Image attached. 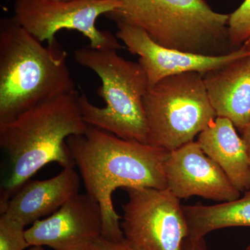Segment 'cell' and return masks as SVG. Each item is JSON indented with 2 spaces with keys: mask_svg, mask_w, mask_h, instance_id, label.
<instances>
[{
  "mask_svg": "<svg viewBox=\"0 0 250 250\" xmlns=\"http://www.w3.org/2000/svg\"><path fill=\"white\" fill-rule=\"evenodd\" d=\"M66 146L86 193L101 207L102 238L123 241L122 218L113 207V192L118 188L167 189L164 166L170 152L90 125L83 134L67 138Z\"/></svg>",
  "mask_w": 250,
  "mask_h": 250,
  "instance_id": "cell-1",
  "label": "cell"
},
{
  "mask_svg": "<svg viewBox=\"0 0 250 250\" xmlns=\"http://www.w3.org/2000/svg\"><path fill=\"white\" fill-rule=\"evenodd\" d=\"M77 90L47 100L0 123V147L8 172L0 193V210L11 197L49 163L62 168L75 167L66 140L83 134L88 125L81 111Z\"/></svg>",
  "mask_w": 250,
  "mask_h": 250,
  "instance_id": "cell-2",
  "label": "cell"
},
{
  "mask_svg": "<svg viewBox=\"0 0 250 250\" xmlns=\"http://www.w3.org/2000/svg\"><path fill=\"white\" fill-rule=\"evenodd\" d=\"M67 55L57 40L44 46L14 18L1 20L0 123L77 90Z\"/></svg>",
  "mask_w": 250,
  "mask_h": 250,
  "instance_id": "cell-3",
  "label": "cell"
},
{
  "mask_svg": "<svg viewBox=\"0 0 250 250\" xmlns=\"http://www.w3.org/2000/svg\"><path fill=\"white\" fill-rule=\"evenodd\" d=\"M119 9L106 15L141 28L156 43L183 52L222 56L233 52L229 15L216 12L205 0H116Z\"/></svg>",
  "mask_w": 250,
  "mask_h": 250,
  "instance_id": "cell-4",
  "label": "cell"
},
{
  "mask_svg": "<svg viewBox=\"0 0 250 250\" xmlns=\"http://www.w3.org/2000/svg\"><path fill=\"white\" fill-rule=\"evenodd\" d=\"M74 58L102 81L97 93L104 100V107L95 106L86 95L80 94L81 111L87 124L122 139L147 143L143 98L149 83L139 62L126 60L114 49L90 47L75 49Z\"/></svg>",
  "mask_w": 250,
  "mask_h": 250,
  "instance_id": "cell-5",
  "label": "cell"
},
{
  "mask_svg": "<svg viewBox=\"0 0 250 250\" xmlns=\"http://www.w3.org/2000/svg\"><path fill=\"white\" fill-rule=\"evenodd\" d=\"M202 74L186 72L166 77L148 88L143 106L147 143L168 152L194 141L217 118Z\"/></svg>",
  "mask_w": 250,
  "mask_h": 250,
  "instance_id": "cell-6",
  "label": "cell"
},
{
  "mask_svg": "<svg viewBox=\"0 0 250 250\" xmlns=\"http://www.w3.org/2000/svg\"><path fill=\"white\" fill-rule=\"evenodd\" d=\"M120 6L116 0H16L13 18L37 40L47 41L48 45L57 41L58 31L67 29L83 34L92 48L118 51L123 46L116 35L100 30L95 24L99 17Z\"/></svg>",
  "mask_w": 250,
  "mask_h": 250,
  "instance_id": "cell-7",
  "label": "cell"
},
{
  "mask_svg": "<svg viewBox=\"0 0 250 250\" xmlns=\"http://www.w3.org/2000/svg\"><path fill=\"white\" fill-rule=\"evenodd\" d=\"M121 229L133 250H181L188 227L180 199L169 189L126 188Z\"/></svg>",
  "mask_w": 250,
  "mask_h": 250,
  "instance_id": "cell-8",
  "label": "cell"
},
{
  "mask_svg": "<svg viewBox=\"0 0 250 250\" xmlns=\"http://www.w3.org/2000/svg\"><path fill=\"white\" fill-rule=\"evenodd\" d=\"M116 36L131 53L139 57V62L147 76L149 86L166 77L186 72L202 75L228 65L236 59L250 55L243 46L228 54L205 56L168 48L156 43L141 28L117 22Z\"/></svg>",
  "mask_w": 250,
  "mask_h": 250,
  "instance_id": "cell-9",
  "label": "cell"
},
{
  "mask_svg": "<svg viewBox=\"0 0 250 250\" xmlns=\"http://www.w3.org/2000/svg\"><path fill=\"white\" fill-rule=\"evenodd\" d=\"M100 205L88 194L78 193L47 218L37 220L25 235L29 246L54 250H88L102 237Z\"/></svg>",
  "mask_w": 250,
  "mask_h": 250,
  "instance_id": "cell-10",
  "label": "cell"
},
{
  "mask_svg": "<svg viewBox=\"0 0 250 250\" xmlns=\"http://www.w3.org/2000/svg\"><path fill=\"white\" fill-rule=\"evenodd\" d=\"M164 168L167 189L180 200L199 196L224 202L241 197V192L197 141L170 152Z\"/></svg>",
  "mask_w": 250,
  "mask_h": 250,
  "instance_id": "cell-11",
  "label": "cell"
},
{
  "mask_svg": "<svg viewBox=\"0 0 250 250\" xmlns=\"http://www.w3.org/2000/svg\"><path fill=\"white\" fill-rule=\"evenodd\" d=\"M80 177L73 167L45 180H29L18 189L1 215L24 228L52 214L79 193Z\"/></svg>",
  "mask_w": 250,
  "mask_h": 250,
  "instance_id": "cell-12",
  "label": "cell"
},
{
  "mask_svg": "<svg viewBox=\"0 0 250 250\" xmlns=\"http://www.w3.org/2000/svg\"><path fill=\"white\" fill-rule=\"evenodd\" d=\"M217 116L228 118L243 131L250 122V55L203 75Z\"/></svg>",
  "mask_w": 250,
  "mask_h": 250,
  "instance_id": "cell-13",
  "label": "cell"
},
{
  "mask_svg": "<svg viewBox=\"0 0 250 250\" xmlns=\"http://www.w3.org/2000/svg\"><path fill=\"white\" fill-rule=\"evenodd\" d=\"M197 143L240 192L250 190V161L246 144L229 120L217 117L198 135Z\"/></svg>",
  "mask_w": 250,
  "mask_h": 250,
  "instance_id": "cell-14",
  "label": "cell"
},
{
  "mask_svg": "<svg viewBox=\"0 0 250 250\" xmlns=\"http://www.w3.org/2000/svg\"><path fill=\"white\" fill-rule=\"evenodd\" d=\"M188 227V236L203 238L220 229L233 227L250 228V190L233 201L205 206L200 203L183 205Z\"/></svg>",
  "mask_w": 250,
  "mask_h": 250,
  "instance_id": "cell-15",
  "label": "cell"
},
{
  "mask_svg": "<svg viewBox=\"0 0 250 250\" xmlns=\"http://www.w3.org/2000/svg\"><path fill=\"white\" fill-rule=\"evenodd\" d=\"M229 37L233 50L239 49L250 39V0H244L241 6L229 16Z\"/></svg>",
  "mask_w": 250,
  "mask_h": 250,
  "instance_id": "cell-16",
  "label": "cell"
},
{
  "mask_svg": "<svg viewBox=\"0 0 250 250\" xmlns=\"http://www.w3.org/2000/svg\"><path fill=\"white\" fill-rule=\"evenodd\" d=\"M25 228L4 215L0 216V250H24L29 246Z\"/></svg>",
  "mask_w": 250,
  "mask_h": 250,
  "instance_id": "cell-17",
  "label": "cell"
},
{
  "mask_svg": "<svg viewBox=\"0 0 250 250\" xmlns=\"http://www.w3.org/2000/svg\"><path fill=\"white\" fill-rule=\"evenodd\" d=\"M88 250H133L125 239L121 241H110L100 238Z\"/></svg>",
  "mask_w": 250,
  "mask_h": 250,
  "instance_id": "cell-18",
  "label": "cell"
},
{
  "mask_svg": "<svg viewBox=\"0 0 250 250\" xmlns=\"http://www.w3.org/2000/svg\"><path fill=\"white\" fill-rule=\"evenodd\" d=\"M181 250H207L205 238H192L187 237L184 240ZM244 250H250V245Z\"/></svg>",
  "mask_w": 250,
  "mask_h": 250,
  "instance_id": "cell-19",
  "label": "cell"
},
{
  "mask_svg": "<svg viewBox=\"0 0 250 250\" xmlns=\"http://www.w3.org/2000/svg\"><path fill=\"white\" fill-rule=\"evenodd\" d=\"M242 139L246 144L247 151H248V156L250 161V122L249 124L247 125L245 129L241 131Z\"/></svg>",
  "mask_w": 250,
  "mask_h": 250,
  "instance_id": "cell-20",
  "label": "cell"
},
{
  "mask_svg": "<svg viewBox=\"0 0 250 250\" xmlns=\"http://www.w3.org/2000/svg\"><path fill=\"white\" fill-rule=\"evenodd\" d=\"M29 250H45V249H44L43 246H31V248Z\"/></svg>",
  "mask_w": 250,
  "mask_h": 250,
  "instance_id": "cell-21",
  "label": "cell"
},
{
  "mask_svg": "<svg viewBox=\"0 0 250 250\" xmlns=\"http://www.w3.org/2000/svg\"><path fill=\"white\" fill-rule=\"evenodd\" d=\"M243 47H245L248 51V52L250 53V39L249 41H247L246 43H244V45H243Z\"/></svg>",
  "mask_w": 250,
  "mask_h": 250,
  "instance_id": "cell-22",
  "label": "cell"
},
{
  "mask_svg": "<svg viewBox=\"0 0 250 250\" xmlns=\"http://www.w3.org/2000/svg\"><path fill=\"white\" fill-rule=\"evenodd\" d=\"M56 1H72V0H56Z\"/></svg>",
  "mask_w": 250,
  "mask_h": 250,
  "instance_id": "cell-23",
  "label": "cell"
},
{
  "mask_svg": "<svg viewBox=\"0 0 250 250\" xmlns=\"http://www.w3.org/2000/svg\"></svg>",
  "mask_w": 250,
  "mask_h": 250,
  "instance_id": "cell-24",
  "label": "cell"
}]
</instances>
